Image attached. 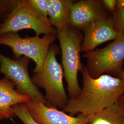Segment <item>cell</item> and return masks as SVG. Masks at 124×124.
<instances>
[{
	"label": "cell",
	"mask_w": 124,
	"mask_h": 124,
	"mask_svg": "<svg viewBox=\"0 0 124 124\" xmlns=\"http://www.w3.org/2000/svg\"><path fill=\"white\" fill-rule=\"evenodd\" d=\"M74 3L71 0H48V18L56 30L70 27L69 16Z\"/></svg>",
	"instance_id": "obj_12"
},
{
	"label": "cell",
	"mask_w": 124,
	"mask_h": 124,
	"mask_svg": "<svg viewBox=\"0 0 124 124\" xmlns=\"http://www.w3.org/2000/svg\"><path fill=\"white\" fill-rule=\"evenodd\" d=\"M56 39V34L22 38L17 33H8L0 36V45L10 47L15 59L23 56L33 60L36 63L35 74L41 71L49 48Z\"/></svg>",
	"instance_id": "obj_5"
},
{
	"label": "cell",
	"mask_w": 124,
	"mask_h": 124,
	"mask_svg": "<svg viewBox=\"0 0 124 124\" xmlns=\"http://www.w3.org/2000/svg\"><path fill=\"white\" fill-rule=\"evenodd\" d=\"M3 15H5V17L6 16L4 10L3 9V8L2 7V6L0 4V17H2ZM1 25V24L0 23V27Z\"/></svg>",
	"instance_id": "obj_20"
},
{
	"label": "cell",
	"mask_w": 124,
	"mask_h": 124,
	"mask_svg": "<svg viewBox=\"0 0 124 124\" xmlns=\"http://www.w3.org/2000/svg\"><path fill=\"white\" fill-rule=\"evenodd\" d=\"M115 77H118L120 79H121V80H123L124 84V70H122L121 71H120L119 73H118L116 75H115Z\"/></svg>",
	"instance_id": "obj_19"
},
{
	"label": "cell",
	"mask_w": 124,
	"mask_h": 124,
	"mask_svg": "<svg viewBox=\"0 0 124 124\" xmlns=\"http://www.w3.org/2000/svg\"><path fill=\"white\" fill-rule=\"evenodd\" d=\"M59 48L56 45H51L45 59L40 73H35L31 78L36 86L43 89L46 100L51 106L62 108L66 105L69 99L64 88L62 65L57 59Z\"/></svg>",
	"instance_id": "obj_3"
},
{
	"label": "cell",
	"mask_w": 124,
	"mask_h": 124,
	"mask_svg": "<svg viewBox=\"0 0 124 124\" xmlns=\"http://www.w3.org/2000/svg\"><path fill=\"white\" fill-rule=\"evenodd\" d=\"M24 29L32 30L36 35L39 36L56 34V32L48 18L38 13L28 0H18L1 24L0 36L8 33H17Z\"/></svg>",
	"instance_id": "obj_4"
},
{
	"label": "cell",
	"mask_w": 124,
	"mask_h": 124,
	"mask_svg": "<svg viewBox=\"0 0 124 124\" xmlns=\"http://www.w3.org/2000/svg\"><path fill=\"white\" fill-rule=\"evenodd\" d=\"M56 30V35L61 50L62 67L69 98H75L81 91L78 75V72H81L84 67L80 57L83 35L80 31L71 27Z\"/></svg>",
	"instance_id": "obj_2"
},
{
	"label": "cell",
	"mask_w": 124,
	"mask_h": 124,
	"mask_svg": "<svg viewBox=\"0 0 124 124\" xmlns=\"http://www.w3.org/2000/svg\"><path fill=\"white\" fill-rule=\"evenodd\" d=\"M28 1L38 13L48 17V0H28Z\"/></svg>",
	"instance_id": "obj_15"
},
{
	"label": "cell",
	"mask_w": 124,
	"mask_h": 124,
	"mask_svg": "<svg viewBox=\"0 0 124 124\" xmlns=\"http://www.w3.org/2000/svg\"><path fill=\"white\" fill-rule=\"evenodd\" d=\"M124 8V0H117L115 11Z\"/></svg>",
	"instance_id": "obj_18"
},
{
	"label": "cell",
	"mask_w": 124,
	"mask_h": 124,
	"mask_svg": "<svg viewBox=\"0 0 124 124\" xmlns=\"http://www.w3.org/2000/svg\"><path fill=\"white\" fill-rule=\"evenodd\" d=\"M15 115L23 124H40L30 114L24 103L18 104L13 106Z\"/></svg>",
	"instance_id": "obj_14"
},
{
	"label": "cell",
	"mask_w": 124,
	"mask_h": 124,
	"mask_svg": "<svg viewBox=\"0 0 124 124\" xmlns=\"http://www.w3.org/2000/svg\"><path fill=\"white\" fill-rule=\"evenodd\" d=\"M87 124H124V103L117 102L89 116Z\"/></svg>",
	"instance_id": "obj_13"
},
{
	"label": "cell",
	"mask_w": 124,
	"mask_h": 124,
	"mask_svg": "<svg viewBox=\"0 0 124 124\" xmlns=\"http://www.w3.org/2000/svg\"><path fill=\"white\" fill-rule=\"evenodd\" d=\"M29 96L18 93L13 83L6 77L0 79V120L16 116L13 106L31 101Z\"/></svg>",
	"instance_id": "obj_11"
},
{
	"label": "cell",
	"mask_w": 124,
	"mask_h": 124,
	"mask_svg": "<svg viewBox=\"0 0 124 124\" xmlns=\"http://www.w3.org/2000/svg\"><path fill=\"white\" fill-rule=\"evenodd\" d=\"M30 60L24 56L13 59L0 53V72L13 83L18 93L29 96L33 101L51 107L30 76L28 66Z\"/></svg>",
	"instance_id": "obj_7"
},
{
	"label": "cell",
	"mask_w": 124,
	"mask_h": 124,
	"mask_svg": "<svg viewBox=\"0 0 124 124\" xmlns=\"http://www.w3.org/2000/svg\"><path fill=\"white\" fill-rule=\"evenodd\" d=\"M32 117L40 124H87L89 116L79 114L72 116L58 108L30 101L24 103Z\"/></svg>",
	"instance_id": "obj_8"
},
{
	"label": "cell",
	"mask_w": 124,
	"mask_h": 124,
	"mask_svg": "<svg viewBox=\"0 0 124 124\" xmlns=\"http://www.w3.org/2000/svg\"><path fill=\"white\" fill-rule=\"evenodd\" d=\"M102 2L105 9L113 14L115 13L117 2L116 0H102Z\"/></svg>",
	"instance_id": "obj_17"
},
{
	"label": "cell",
	"mask_w": 124,
	"mask_h": 124,
	"mask_svg": "<svg viewBox=\"0 0 124 124\" xmlns=\"http://www.w3.org/2000/svg\"><path fill=\"white\" fill-rule=\"evenodd\" d=\"M83 86L76 97L69 98L62 111L75 116L79 114L91 116L120 101L124 95V84L119 78L103 74L92 78L84 66L81 72Z\"/></svg>",
	"instance_id": "obj_1"
},
{
	"label": "cell",
	"mask_w": 124,
	"mask_h": 124,
	"mask_svg": "<svg viewBox=\"0 0 124 124\" xmlns=\"http://www.w3.org/2000/svg\"><path fill=\"white\" fill-rule=\"evenodd\" d=\"M83 31L84 35L80 52L85 53L95 50L107 41L115 40L119 34L112 17L93 23Z\"/></svg>",
	"instance_id": "obj_10"
},
{
	"label": "cell",
	"mask_w": 124,
	"mask_h": 124,
	"mask_svg": "<svg viewBox=\"0 0 124 124\" xmlns=\"http://www.w3.org/2000/svg\"></svg>",
	"instance_id": "obj_22"
},
{
	"label": "cell",
	"mask_w": 124,
	"mask_h": 124,
	"mask_svg": "<svg viewBox=\"0 0 124 124\" xmlns=\"http://www.w3.org/2000/svg\"><path fill=\"white\" fill-rule=\"evenodd\" d=\"M83 57L87 60L85 67L92 78H97L104 73L115 76L123 70L124 33H119L114 41L106 47L85 53Z\"/></svg>",
	"instance_id": "obj_6"
},
{
	"label": "cell",
	"mask_w": 124,
	"mask_h": 124,
	"mask_svg": "<svg viewBox=\"0 0 124 124\" xmlns=\"http://www.w3.org/2000/svg\"><path fill=\"white\" fill-rule=\"evenodd\" d=\"M102 0H81L74 2L70 13V26L83 30L93 23L108 18Z\"/></svg>",
	"instance_id": "obj_9"
},
{
	"label": "cell",
	"mask_w": 124,
	"mask_h": 124,
	"mask_svg": "<svg viewBox=\"0 0 124 124\" xmlns=\"http://www.w3.org/2000/svg\"><path fill=\"white\" fill-rule=\"evenodd\" d=\"M120 101L124 103V95H123V96L120 98Z\"/></svg>",
	"instance_id": "obj_21"
},
{
	"label": "cell",
	"mask_w": 124,
	"mask_h": 124,
	"mask_svg": "<svg viewBox=\"0 0 124 124\" xmlns=\"http://www.w3.org/2000/svg\"><path fill=\"white\" fill-rule=\"evenodd\" d=\"M112 18L116 30L119 33L124 34V8L115 11Z\"/></svg>",
	"instance_id": "obj_16"
}]
</instances>
